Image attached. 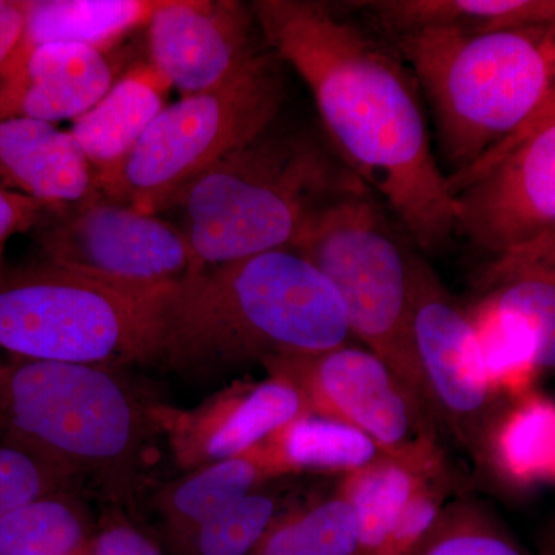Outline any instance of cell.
<instances>
[{
	"label": "cell",
	"mask_w": 555,
	"mask_h": 555,
	"mask_svg": "<svg viewBox=\"0 0 555 555\" xmlns=\"http://www.w3.org/2000/svg\"><path fill=\"white\" fill-rule=\"evenodd\" d=\"M93 555H164L152 539L124 518H112L94 537Z\"/></svg>",
	"instance_id": "obj_31"
},
{
	"label": "cell",
	"mask_w": 555,
	"mask_h": 555,
	"mask_svg": "<svg viewBox=\"0 0 555 555\" xmlns=\"http://www.w3.org/2000/svg\"><path fill=\"white\" fill-rule=\"evenodd\" d=\"M254 555H361L356 513L338 492L286 511Z\"/></svg>",
	"instance_id": "obj_25"
},
{
	"label": "cell",
	"mask_w": 555,
	"mask_h": 555,
	"mask_svg": "<svg viewBox=\"0 0 555 555\" xmlns=\"http://www.w3.org/2000/svg\"><path fill=\"white\" fill-rule=\"evenodd\" d=\"M356 5L392 36L429 27L496 31L555 24V0H377Z\"/></svg>",
	"instance_id": "obj_21"
},
{
	"label": "cell",
	"mask_w": 555,
	"mask_h": 555,
	"mask_svg": "<svg viewBox=\"0 0 555 555\" xmlns=\"http://www.w3.org/2000/svg\"><path fill=\"white\" fill-rule=\"evenodd\" d=\"M535 555H555V526L547 529L545 537L540 542L539 553Z\"/></svg>",
	"instance_id": "obj_35"
},
{
	"label": "cell",
	"mask_w": 555,
	"mask_h": 555,
	"mask_svg": "<svg viewBox=\"0 0 555 555\" xmlns=\"http://www.w3.org/2000/svg\"><path fill=\"white\" fill-rule=\"evenodd\" d=\"M455 235L492 259L555 228V122L469 170L448 177Z\"/></svg>",
	"instance_id": "obj_12"
},
{
	"label": "cell",
	"mask_w": 555,
	"mask_h": 555,
	"mask_svg": "<svg viewBox=\"0 0 555 555\" xmlns=\"http://www.w3.org/2000/svg\"><path fill=\"white\" fill-rule=\"evenodd\" d=\"M262 367L297 386L309 412L357 427L416 477L447 483L441 426L366 347L343 345L313 356L273 358Z\"/></svg>",
	"instance_id": "obj_9"
},
{
	"label": "cell",
	"mask_w": 555,
	"mask_h": 555,
	"mask_svg": "<svg viewBox=\"0 0 555 555\" xmlns=\"http://www.w3.org/2000/svg\"><path fill=\"white\" fill-rule=\"evenodd\" d=\"M158 0H25L24 53L47 43H78L109 53L145 28Z\"/></svg>",
	"instance_id": "obj_20"
},
{
	"label": "cell",
	"mask_w": 555,
	"mask_h": 555,
	"mask_svg": "<svg viewBox=\"0 0 555 555\" xmlns=\"http://www.w3.org/2000/svg\"><path fill=\"white\" fill-rule=\"evenodd\" d=\"M152 294L112 286L43 258L3 264L0 349L62 363H142Z\"/></svg>",
	"instance_id": "obj_8"
},
{
	"label": "cell",
	"mask_w": 555,
	"mask_h": 555,
	"mask_svg": "<svg viewBox=\"0 0 555 555\" xmlns=\"http://www.w3.org/2000/svg\"><path fill=\"white\" fill-rule=\"evenodd\" d=\"M150 406L113 367L0 361V441L78 480L93 478L118 502L137 491L150 437L158 433Z\"/></svg>",
	"instance_id": "obj_5"
},
{
	"label": "cell",
	"mask_w": 555,
	"mask_h": 555,
	"mask_svg": "<svg viewBox=\"0 0 555 555\" xmlns=\"http://www.w3.org/2000/svg\"><path fill=\"white\" fill-rule=\"evenodd\" d=\"M108 54L78 43H47L16 54L0 79V118L75 122L119 79Z\"/></svg>",
	"instance_id": "obj_15"
},
{
	"label": "cell",
	"mask_w": 555,
	"mask_h": 555,
	"mask_svg": "<svg viewBox=\"0 0 555 555\" xmlns=\"http://www.w3.org/2000/svg\"><path fill=\"white\" fill-rule=\"evenodd\" d=\"M284 98L281 61L264 51L228 82L167 105L100 193L145 214L171 210L204 171L272 127Z\"/></svg>",
	"instance_id": "obj_7"
},
{
	"label": "cell",
	"mask_w": 555,
	"mask_h": 555,
	"mask_svg": "<svg viewBox=\"0 0 555 555\" xmlns=\"http://www.w3.org/2000/svg\"><path fill=\"white\" fill-rule=\"evenodd\" d=\"M352 337L341 298L294 248L190 273L153 292L142 363L208 374L313 356Z\"/></svg>",
	"instance_id": "obj_2"
},
{
	"label": "cell",
	"mask_w": 555,
	"mask_h": 555,
	"mask_svg": "<svg viewBox=\"0 0 555 555\" xmlns=\"http://www.w3.org/2000/svg\"><path fill=\"white\" fill-rule=\"evenodd\" d=\"M0 189L51 208L73 206L100 192L69 131L27 118H0Z\"/></svg>",
	"instance_id": "obj_16"
},
{
	"label": "cell",
	"mask_w": 555,
	"mask_h": 555,
	"mask_svg": "<svg viewBox=\"0 0 555 555\" xmlns=\"http://www.w3.org/2000/svg\"><path fill=\"white\" fill-rule=\"evenodd\" d=\"M361 185L332 145L272 126L204 171L173 208L199 272L294 247L321 207Z\"/></svg>",
	"instance_id": "obj_3"
},
{
	"label": "cell",
	"mask_w": 555,
	"mask_h": 555,
	"mask_svg": "<svg viewBox=\"0 0 555 555\" xmlns=\"http://www.w3.org/2000/svg\"><path fill=\"white\" fill-rule=\"evenodd\" d=\"M422 481L423 478L387 456L346 474L338 494L345 496L356 513L361 555L382 554L398 517Z\"/></svg>",
	"instance_id": "obj_24"
},
{
	"label": "cell",
	"mask_w": 555,
	"mask_h": 555,
	"mask_svg": "<svg viewBox=\"0 0 555 555\" xmlns=\"http://www.w3.org/2000/svg\"><path fill=\"white\" fill-rule=\"evenodd\" d=\"M284 513L280 496L257 489L207 518L175 545L182 555H254Z\"/></svg>",
	"instance_id": "obj_27"
},
{
	"label": "cell",
	"mask_w": 555,
	"mask_h": 555,
	"mask_svg": "<svg viewBox=\"0 0 555 555\" xmlns=\"http://www.w3.org/2000/svg\"><path fill=\"white\" fill-rule=\"evenodd\" d=\"M292 248L331 281L345 306L350 334L385 361L440 425L412 335L414 251L397 238L378 196L361 185L328 201Z\"/></svg>",
	"instance_id": "obj_6"
},
{
	"label": "cell",
	"mask_w": 555,
	"mask_h": 555,
	"mask_svg": "<svg viewBox=\"0 0 555 555\" xmlns=\"http://www.w3.org/2000/svg\"><path fill=\"white\" fill-rule=\"evenodd\" d=\"M269 50L312 91L332 149L423 250L455 235L420 87L396 49L313 0L251 3Z\"/></svg>",
	"instance_id": "obj_1"
},
{
	"label": "cell",
	"mask_w": 555,
	"mask_h": 555,
	"mask_svg": "<svg viewBox=\"0 0 555 555\" xmlns=\"http://www.w3.org/2000/svg\"><path fill=\"white\" fill-rule=\"evenodd\" d=\"M50 208L30 196L0 189V268L9 241L20 233L33 232L47 217Z\"/></svg>",
	"instance_id": "obj_30"
},
{
	"label": "cell",
	"mask_w": 555,
	"mask_h": 555,
	"mask_svg": "<svg viewBox=\"0 0 555 555\" xmlns=\"http://www.w3.org/2000/svg\"><path fill=\"white\" fill-rule=\"evenodd\" d=\"M555 122V93L543 104V107L532 116L528 122L521 127L520 130H517L513 137L507 138L505 142L496 145L495 149H492L488 155L483 156L477 164L483 163V160H488L491 158H495V156L502 155L505 150L513 147L517 142H520L521 139L529 137V134L534 133V131L543 129V127L550 126V124ZM476 164V166H477ZM474 167V166H473Z\"/></svg>",
	"instance_id": "obj_33"
},
{
	"label": "cell",
	"mask_w": 555,
	"mask_h": 555,
	"mask_svg": "<svg viewBox=\"0 0 555 555\" xmlns=\"http://www.w3.org/2000/svg\"><path fill=\"white\" fill-rule=\"evenodd\" d=\"M309 412L298 387L268 375L236 382L192 409L152 403L150 414L177 465L184 470L246 454Z\"/></svg>",
	"instance_id": "obj_14"
},
{
	"label": "cell",
	"mask_w": 555,
	"mask_h": 555,
	"mask_svg": "<svg viewBox=\"0 0 555 555\" xmlns=\"http://www.w3.org/2000/svg\"><path fill=\"white\" fill-rule=\"evenodd\" d=\"M76 481L62 467L0 441V518L39 496L73 489Z\"/></svg>",
	"instance_id": "obj_29"
},
{
	"label": "cell",
	"mask_w": 555,
	"mask_h": 555,
	"mask_svg": "<svg viewBox=\"0 0 555 555\" xmlns=\"http://www.w3.org/2000/svg\"><path fill=\"white\" fill-rule=\"evenodd\" d=\"M25 30V0H0V79L21 49Z\"/></svg>",
	"instance_id": "obj_32"
},
{
	"label": "cell",
	"mask_w": 555,
	"mask_h": 555,
	"mask_svg": "<svg viewBox=\"0 0 555 555\" xmlns=\"http://www.w3.org/2000/svg\"><path fill=\"white\" fill-rule=\"evenodd\" d=\"M171 86L150 62L126 69L69 134L93 170L98 190L116 177L152 124L167 107Z\"/></svg>",
	"instance_id": "obj_17"
},
{
	"label": "cell",
	"mask_w": 555,
	"mask_h": 555,
	"mask_svg": "<svg viewBox=\"0 0 555 555\" xmlns=\"http://www.w3.org/2000/svg\"><path fill=\"white\" fill-rule=\"evenodd\" d=\"M488 454L516 480L555 474V409L529 401L505 418L499 416L486 443L485 456Z\"/></svg>",
	"instance_id": "obj_26"
},
{
	"label": "cell",
	"mask_w": 555,
	"mask_h": 555,
	"mask_svg": "<svg viewBox=\"0 0 555 555\" xmlns=\"http://www.w3.org/2000/svg\"><path fill=\"white\" fill-rule=\"evenodd\" d=\"M412 335L430 406L470 454L483 459L496 392L469 310L449 294L422 255H412Z\"/></svg>",
	"instance_id": "obj_11"
},
{
	"label": "cell",
	"mask_w": 555,
	"mask_h": 555,
	"mask_svg": "<svg viewBox=\"0 0 555 555\" xmlns=\"http://www.w3.org/2000/svg\"><path fill=\"white\" fill-rule=\"evenodd\" d=\"M547 251H555V228L540 236L539 240L532 241V243L526 244L517 250L509 251V254L540 255L547 254Z\"/></svg>",
	"instance_id": "obj_34"
},
{
	"label": "cell",
	"mask_w": 555,
	"mask_h": 555,
	"mask_svg": "<svg viewBox=\"0 0 555 555\" xmlns=\"http://www.w3.org/2000/svg\"><path fill=\"white\" fill-rule=\"evenodd\" d=\"M273 478L280 474L261 443L246 454L189 470L188 476L159 489L155 505L177 543L207 518Z\"/></svg>",
	"instance_id": "obj_19"
},
{
	"label": "cell",
	"mask_w": 555,
	"mask_h": 555,
	"mask_svg": "<svg viewBox=\"0 0 555 555\" xmlns=\"http://www.w3.org/2000/svg\"><path fill=\"white\" fill-rule=\"evenodd\" d=\"M481 291V302L529 339L532 366L555 372V251L492 259Z\"/></svg>",
	"instance_id": "obj_18"
},
{
	"label": "cell",
	"mask_w": 555,
	"mask_h": 555,
	"mask_svg": "<svg viewBox=\"0 0 555 555\" xmlns=\"http://www.w3.org/2000/svg\"><path fill=\"white\" fill-rule=\"evenodd\" d=\"M94 537L86 507L69 489L0 518V555H93Z\"/></svg>",
	"instance_id": "obj_23"
},
{
	"label": "cell",
	"mask_w": 555,
	"mask_h": 555,
	"mask_svg": "<svg viewBox=\"0 0 555 555\" xmlns=\"http://www.w3.org/2000/svg\"><path fill=\"white\" fill-rule=\"evenodd\" d=\"M412 555H532L494 517L469 502L444 507Z\"/></svg>",
	"instance_id": "obj_28"
},
{
	"label": "cell",
	"mask_w": 555,
	"mask_h": 555,
	"mask_svg": "<svg viewBox=\"0 0 555 555\" xmlns=\"http://www.w3.org/2000/svg\"><path fill=\"white\" fill-rule=\"evenodd\" d=\"M33 233L43 259L127 291H159L196 272L184 230L100 192L50 208Z\"/></svg>",
	"instance_id": "obj_10"
},
{
	"label": "cell",
	"mask_w": 555,
	"mask_h": 555,
	"mask_svg": "<svg viewBox=\"0 0 555 555\" xmlns=\"http://www.w3.org/2000/svg\"><path fill=\"white\" fill-rule=\"evenodd\" d=\"M392 38L429 102L452 175L476 166L555 93V24L496 31L429 27Z\"/></svg>",
	"instance_id": "obj_4"
},
{
	"label": "cell",
	"mask_w": 555,
	"mask_h": 555,
	"mask_svg": "<svg viewBox=\"0 0 555 555\" xmlns=\"http://www.w3.org/2000/svg\"><path fill=\"white\" fill-rule=\"evenodd\" d=\"M251 5L238 0H158L145 25L149 62L182 96L228 82L264 49Z\"/></svg>",
	"instance_id": "obj_13"
},
{
	"label": "cell",
	"mask_w": 555,
	"mask_h": 555,
	"mask_svg": "<svg viewBox=\"0 0 555 555\" xmlns=\"http://www.w3.org/2000/svg\"><path fill=\"white\" fill-rule=\"evenodd\" d=\"M262 447L280 477L305 470L350 474L386 456L357 427L315 412L281 427Z\"/></svg>",
	"instance_id": "obj_22"
}]
</instances>
